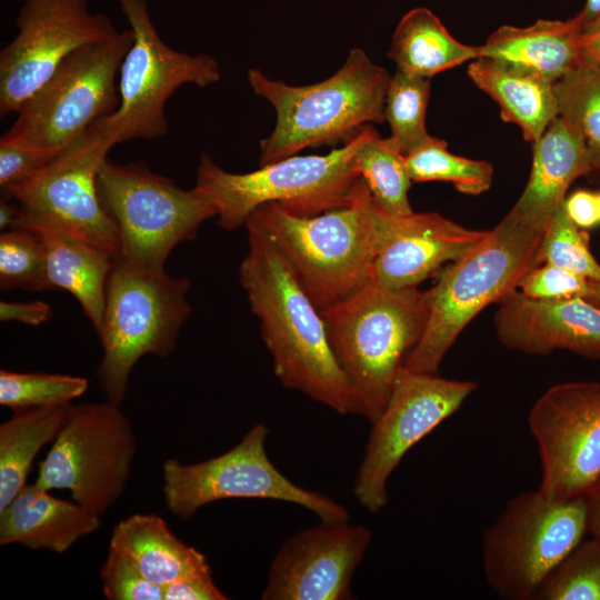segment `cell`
<instances>
[{
	"label": "cell",
	"mask_w": 600,
	"mask_h": 600,
	"mask_svg": "<svg viewBox=\"0 0 600 600\" xmlns=\"http://www.w3.org/2000/svg\"><path fill=\"white\" fill-rule=\"evenodd\" d=\"M498 303L494 329L506 348L531 356L563 349L600 358V304L582 297L534 299L518 289Z\"/></svg>",
	"instance_id": "19"
},
{
	"label": "cell",
	"mask_w": 600,
	"mask_h": 600,
	"mask_svg": "<svg viewBox=\"0 0 600 600\" xmlns=\"http://www.w3.org/2000/svg\"><path fill=\"white\" fill-rule=\"evenodd\" d=\"M247 221L273 241L303 290L322 311L368 282L393 216L376 201L360 178L350 201L342 207L298 216L268 202Z\"/></svg>",
	"instance_id": "2"
},
{
	"label": "cell",
	"mask_w": 600,
	"mask_h": 600,
	"mask_svg": "<svg viewBox=\"0 0 600 600\" xmlns=\"http://www.w3.org/2000/svg\"><path fill=\"white\" fill-rule=\"evenodd\" d=\"M31 231V230H30ZM46 272L52 288L71 293L98 331L101 327L108 279L114 258L87 241L53 229H39Z\"/></svg>",
	"instance_id": "26"
},
{
	"label": "cell",
	"mask_w": 600,
	"mask_h": 600,
	"mask_svg": "<svg viewBox=\"0 0 600 600\" xmlns=\"http://www.w3.org/2000/svg\"><path fill=\"white\" fill-rule=\"evenodd\" d=\"M370 530L322 521L290 537L273 558L263 600H348L371 541Z\"/></svg>",
	"instance_id": "18"
},
{
	"label": "cell",
	"mask_w": 600,
	"mask_h": 600,
	"mask_svg": "<svg viewBox=\"0 0 600 600\" xmlns=\"http://www.w3.org/2000/svg\"><path fill=\"white\" fill-rule=\"evenodd\" d=\"M249 250L240 283L280 382L333 411L353 413V391L328 338L321 312L273 241L247 221Z\"/></svg>",
	"instance_id": "1"
},
{
	"label": "cell",
	"mask_w": 600,
	"mask_h": 600,
	"mask_svg": "<svg viewBox=\"0 0 600 600\" xmlns=\"http://www.w3.org/2000/svg\"><path fill=\"white\" fill-rule=\"evenodd\" d=\"M117 143V131L109 116L31 178L3 190L4 197L18 206L12 228L59 230L117 259L119 237L97 189L98 171Z\"/></svg>",
	"instance_id": "11"
},
{
	"label": "cell",
	"mask_w": 600,
	"mask_h": 600,
	"mask_svg": "<svg viewBox=\"0 0 600 600\" xmlns=\"http://www.w3.org/2000/svg\"><path fill=\"white\" fill-rule=\"evenodd\" d=\"M406 162L412 182L448 181L469 196L488 191L492 183L489 162L453 154L447 142L436 137L406 154Z\"/></svg>",
	"instance_id": "31"
},
{
	"label": "cell",
	"mask_w": 600,
	"mask_h": 600,
	"mask_svg": "<svg viewBox=\"0 0 600 600\" xmlns=\"http://www.w3.org/2000/svg\"><path fill=\"white\" fill-rule=\"evenodd\" d=\"M71 403L14 410L0 426V510L27 484L39 451L62 430Z\"/></svg>",
	"instance_id": "28"
},
{
	"label": "cell",
	"mask_w": 600,
	"mask_h": 600,
	"mask_svg": "<svg viewBox=\"0 0 600 600\" xmlns=\"http://www.w3.org/2000/svg\"><path fill=\"white\" fill-rule=\"evenodd\" d=\"M354 163L373 198L387 212L392 216L413 212L408 196L412 180L406 156L392 136L381 138L377 132L357 151Z\"/></svg>",
	"instance_id": "29"
},
{
	"label": "cell",
	"mask_w": 600,
	"mask_h": 600,
	"mask_svg": "<svg viewBox=\"0 0 600 600\" xmlns=\"http://www.w3.org/2000/svg\"><path fill=\"white\" fill-rule=\"evenodd\" d=\"M102 591L108 600H163V587L147 579L122 551L109 547L100 569Z\"/></svg>",
	"instance_id": "37"
},
{
	"label": "cell",
	"mask_w": 600,
	"mask_h": 600,
	"mask_svg": "<svg viewBox=\"0 0 600 600\" xmlns=\"http://www.w3.org/2000/svg\"><path fill=\"white\" fill-rule=\"evenodd\" d=\"M397 70L426 78L479 57V47L457 40L428 8L408 11L399 21L388 50Z\"/></svg>",
	"instance_id": "27"
},
{
	"label": "cell",
	"mask_w": 600,
	"mask_h": 600,
	"mask_svg": "<svg viewBox=\"0 0 600 600\" xmlns=\"http://www.w3.org/2000/svg\"><path fill=\"white\" fill-rule=\"evenodd\" d=\"M188 278L114 259L97 331L103 350L97 371L107 400L120 404L134 364L146 354L166 358L191 314Z\"/></svg>",
	"instance_id": "7"
},
{
	"label": "cell",
	"mask_w": 600,
	"mask_h": 600,
	"mask_svg": "<svg viewBox=\"0 0 600 600\" xmlns=\"http://www.w3.org/2000/svg\"><path fill=\"white\" fill-rule=\"evenodd\" d=\"M477 389L473 381L400 368L389 400L372 423L356 478L353 492L363 508L378 512L387 504L388 480L403 456Z\"/></svg>",
	"instance_id": "15"
},
{
	"label": "cell",
	"mask_w": 600,
	"mask_h": 600,
	"mask_svg": "<svg viewBox=\"0 0 600 600\" xmlns=\"http://www.w3.org/2000/svg\"><path fill=\"white\" fill-rule=\"evenodd\" d=\"M52 316L51 307L43 301L0 302V320L18 321L29 326H40Z\"/></svg>",
	"instance_id": "42"
},
{
	"label": "cell",
	"mask_w": 600,
	"mask_h": 600,
	"mask_svg": "<svg viewBox=\"0 0 600 600\" xmlns=\"http://www.w3.org/2000/svg\"><path fill=\"white\" fill-rule=\"evenodd\" d=\"M18 206L12 203L10 198L4 197L0 202V229L9 230L17 219Z\"/></svg>",
	"instance_id": "46"
},
{
	"label": "cell",
	"mask_w": 600,
	"mask_h": 600,
	"mask_svg": "<svg viewBox=\"0 0 600 600\" xmlns=\"http://www.w3.org/2000/svg\"><path fill=\"white\" fill-rule=\"evenodd\" d=\"M334 356L353 391V413L373 423L397 374L421 339L429 306L424 291L384 289L368 281L320 311Z\"/></svg>",
	"instance_id": "3"
},
{
	"label": "cell",
	"mask_w": 600,
	"mask_h": 600,
	"mask_svg": "<svg viewBox=\"0 0 600 600\" xmlns=\"http://www.w3.org/2000/svg\"><path fill=\"white\" fill-rule=\"evenodd\" d=\"M269 429L254 424L229 451L197 463L168 459L162 464V493L168 510L190 519L213 501L231 498L273 499L300 504L322 521H348V510L331 498L293 483L266 451Z\"/></svg>",
	"instance_id": "13"
},
{
	"label": "cell",
	"mask_w": 600,
	"mask_h": 600,
	"mask_svg": "<svg viewBox=\"0 0 600 600\" xmlns=\"http://www.w3.org/2000/svg\"><path fill=\"white\" fill-rule=\"evenodd\" d=\"M376 133L366 124L343 147L327 154H294L247 173L228 172L202 154L196 188L216 208L219 226L229 231L244 226L251 213L268 202L298 216L319 214L350 201L361 178L356 153Z\"/></svg>",
	"instance_id": "6"
},
{
	"label": "cell",
	"mask_w": 600,
	"mask_h": 600,
	"mask_svg": "<svg viewBox=\"0 0 600 600\" xmlns=\"http://www.w3.org/2000/svg\"><path fill=\"white\" fill-rule=\"evenodd\" d=\"M133 33L119 70L118 109L110 116L118 142L157 139L168 131L166 104L182 86L206 88L221 78L213 57L172 49L152 23L147 0H116Z\"/></svg>",
	"instance_id": "14"
},
{
	"label": "cell",
	"mask_w": 600,
	"mask_h": 600,
	"mask_svg": "<svg viewBox=\"0 0 600 600\" xmlns=\"http://www.w3.org/2000/svg\"><path fill=\"white\" fill-rule=\"evenodd\" d=\"M211 571L188 576L163 587V600H226Z\"/></svg>",
	"instance_id": "40"
},
{
	"label": "cell",
	"mask_w": 600,
	"mask_h": 600,
	"mask_svg": "<svg viewBox=\"0 0 600 600\" xmlns=\"http://www.w3.org/2000/svg\"><path fill=\"white\" fill-rule=\"evenodd\" d=\"M101 204L112 220L121 259L134 266L164 269L170 252L192 240L200 226L217 216L196 187L181 189L142 162L106 159L97 176Z\"/></svg>",
	"instance_id": "9"
},
{
	"label": "cell",
	"mask_w": 600,
	"mask_h": 600,
	"mask_svg": "<svg viewBox=\"0 0 600 600\" xmlns=\"http://www.w3.org/2000/svg\"><path fill=\"white\" fill-rule=\"evenodd\" d=\"M100 526L101 518L81 504L58 499L36 482L27 483L0 510V544L63 553Z\"/></svg>",
	"instance_id": "22"
},
{
	"label": "cell",
	"mask_w": 600,
	"mask_h": 600,
	"mask_svg": "<svg viewBox=\"0 0 600 600\" xmlns=\"http://www.w3.org/2000/svg\"><path fill=\"white\" fill-rule=\"evenodd\" d=\"M528 422L542 466L539 490L560 500L586 497L600 481V382L550 387Z\"/></svg>",
	"instance_id": "17"
},
{
	"label": "cell",
	"mask_w": 600,
	"mask_h": 600,
	"mask_svg": "<svg viewBox=\"0 0 600 600\" xmlns=\"http://www.w3.org/2000/svg\"><path fill=\"white\" fill-rule=\"evenodd\" d=\"M468 76L499 104L502 119L517 124L531 144L559 117L554 82L542 77L484 57L471 61Z\"/></svg>",
	"instance_id": "24"
},
{
	"label": "cell",
	"mask_w": 600,
	"mask_h": 600,
	"mask_svg": "<svg viewBox=\"0 0 600 600\" xmlns=\"http://www.w3.org/2000/svg\"><path fill=\"white\" fill-rule=\"evenodd\" d=\"M49 162L33 149L1 138L0 187L2 191L28 180Z\"/></svg>",
	"instance_id": "39"
},
{
	"label": "cell",
	"mask_w": 600,
	"mask_h": 600,
	"mask_svg": "<svg viewBox=\"0 0 600 600\" xmlns=\"http://www.w3.org/2000/svg\"><path fill=\"white\" fill-rule=\"evenodd\" d=\"M581 37L579 13L568 20L540 19L527 27L502 26L479 46V57L556 83L584 60Z\"/></svg>",
	"instance_id": "23"
},
{
	"label": "cell",
	"mask_w": 600,
	"mask_h": 600,
	"mask_svg": "<svg viewBox=\"0 0 600 600\" xmlns=\"http://www.w3.org/2000/svg\"><path fill=\"white\" fill-rule=\"evenodd\" d=\"M132 41L128 29L74 50L22 104L1 138L33 149L49 161L64 153L118 109L116 79Z\"/></svg>",
	"instance_id": "8"
},
{
	"label": "cell",
	"mask_w": 600,
	"mask_h": 600,
	"mask_svg": "<svg viewBox=\"0 0 600 600\" xmlns=\"http://www.w3.org/2000/svg\"><path fill=\"white\" fill-rule=\"evenodd\" d=\"M587 531L586 497L560 500L539 489L517 496L483 534L488 584L504 599H533Z\"/></svg>",
	"instance_id": "10"
},
{
	"label": "cell",
	"mask_w": 600,
	"mask_h": 600,
	"mask_svg": "<svg viewBox=\"0 0 600 600\" xmlns=\"http://www.w3.org/2000/svg\"><path fill=\"white\" fill-rule=\"evenodd\" d=\"M537 600H600V541L582 540L546 578Z\"/></svg>",
	"instance_id": "34"
},
{
	"label": "cell",
	"mask_w": 600,
	"mask_h": 600,
	"mask_svg": "<svg viewBox=\"0 0 600 600\" xmlns=\"http://www.w3.org/2000/svg\"><path fill=\"white\" fill-rule=\"evenodd\" d=\"M87 389L88 380L78 376L0 371V403L13 411L71 403Z\"/></svg>",
	"instance_id": "33"
},
{
	"label": "cell",
	"mask_w": 600,
	"mask_h": 600,
	"mask_svg": "<svg viewBox=\"0 0 600 600\" xmlns=\"http://www.w3.org/2000/svg\"><path fill=\"white\" fill-rule=\"evenodd\" d=\"M532 146V163L528 182L513 207L514 219L539 231L564 202L573 181L591 173L583 141L560 116Z\"/></svg>",
	"instance_id": "21"
},
{
	"label": "cell",
	"mask_w": 600,
	"mask_h": 600,
	"mask_svg": "<svg viewBox=\"0 0 600 600\" xmlns=\"http://www.w3.org/2000/svg\"><path fill=\"white\" fill-rule=\"evenodd\" d=\"M598 212H599V222H600V192L598 193Z\"/></svg>",
	"instance_id": "48"
},
{
	"label": "cell",
	"mask_w": 600,
	"mask_h": 600,
	"mask_svg": "<svg viewBox=\"0 0 600 600\" xmlns=\"http://www.w3.org/2000/svg\"><path fill=\"white\" fill-rule=\"evenodd\" d=\"M431 79L397 70L384 99V120L406 154L432 139L426 128Z\"/></svg>",
	"instance_id": "32"
},
{
	"label": "cell",
	"mask_w": 600,
	"mask_h": 600,
	"mask_svg": "<svg viewBox=\"0 0 600 600\" xmlns=\"http://www.w3.org/2000/svg\"><path fill=\"white\" fill-rule=\"evenodd\" d=\"M542 234L507 213L477 247L446 268L424 291L427 326L402 366L413 372L437 373L467 324L486 307L517 290L522 278L543 263Z\"/></svg>",
	"instance_id": "5"
},
{
	"label": "cell",
	"mask_w": 600,
	"mask_h": 600,
	"mask_svg": "<svg viewBox=\"0 0 600 600\" xmlns=\"http://www.w3.org/2000/svg\"><path fill=\"white\" fill-rule=\"evenodd\" d=\"M581 50L586 60L600 66V29L582 34Z\"/></svg>",
	"instance_id": "45"
},
{
	"label": "cell",
	"mask_w": 600,
	"mask_h": 600,
	"mask_svg": "<svg viewBox=\"0 0 600 600\" xmlns=\"http://www.w3.org/2000/svg\"><path fill=\"white\" fill-rule=\"evenodd\" d=\"M119 406L71 403L34 482L69 490L74 502L101 518L124 492L137 451L131 420Z\"/></svg>",
	"instance_id": "12"
},
{
	"label": "cell",
	"mask_w": 600,
	"mask_h": 600,
	"mask_svg": "<svg viewBox=\"0 0 600 600\" xmlns=\"http://www.w3.org/2000/svg\"><path fill=\"white\" fill-rule=\"evenodd\" d=\"M253 92L274 108L273 131L260 142V166L322 144L348 141L363 126L384 121L390 73L359 48L330 78L308 86H289L249 69Z\"/></svg>",
	"instance_id": "4"
},
{
	"label": "cell",
	"mask_w": 600,
	"mask_h": 600,
	"mask_svg": "<svg viewBox=\"0 0 600 600\" xmlns=\"http://www.w3.org/2000/svg\"><path fill=\"white\" fill-rule=\"evenodd\" d=\"M1 290L52 291L46 272V257L38 233L20 228L0 236Z\"/></svg>",
	"instance_id": "35"
},
{
	"label": "cell",
	"mask_w": 600,
	"mask_h": 600,
	"mask_svg": "<svg viewBox=\"0 0 600 600\" xmlns=\"http://www.w3.org/2000/svg\"><path fill=\"white\" fill-rule=\"evenodd\" d=\"M540 252L543 263L600 282V263L589 248V234L570 220L564 202L553 212L544 228Z\"/></svg>",
	"instance_id": "36"
},
{
	"label": "cell",
	"mask_w": 600,
	"mask_h": 600,
	"mask_svg": "<svg viewBox=\"0 0 600 600\" xmlns=\"http://www.w3.org/2000/svg\"><path fill=\"white\" fill-rule=\"evenodd\" d=\"M579 16L582 34H588L600 29V0H586Z\"/></svg>",
	"instance_id": "44"
},
{
	"label": "cell",
	"mask_w": 600,
	"mask_h": 600,
	"mask_svg": "<svg viewBox=\"0 0 600 600\" xmlns=\"http://www.w3.org/2000/svg\"><path fill=\"white\" fill-rule=\"evenodd\" d=\"M488 231L468 229L434 212L393 216L368 281L390 290L418 288L443 264L463 258Z\"/></svg>",
	"instance_id": "20"
},
{
	"label": "cell",
	"mask_w": 600,
	"mask_h": 600,
	"mask_svg": "<svg viewBox=\"0 0 600 600\" xmlns=\"http://www.w3.org/2000/svg\"><path fill=\"white\" fill-rule=\"evenodd\" d=\"M18 32L0 52V114L17 113L78 48L119 31L88 0H24Z\"/></svg>",
	"instance_id": "16"
},
{
	"label": "cell",
	"mask_w": 600,
	"mask_h": 600,
	"mask_svg": "<svg viewBox=\"0 0 600 600\" xmlns=\"http://www.w3.org/2000/svg\"><path fill=\"white\" fill-rule=\"evenodd\" d=\"M592 281L559 268L543 263L531 269L520 281L518 290L534 299L558 300L576 297L589 298Z\"/></svg>",
	"instance_id": "38"
},
{
	"label": "cell",
	"mask_w": 600,
	"mask_h": 600,
	"mask_svg": "<svg viewBox=\"0 0 600 600\" xmlns=\"http://www.w3.org/2000/svg\"><path fill=\"white\" fill-rule=\"evenodd\" d=\"M109 547L122 551L147 579L162 587L211 571L206 556L180 540L166 520L153 513H134L119 521Z\"/></svg>",
	"instance_id": "25"
},
{
	"label": "cell",
	"mask_w": 600,
	"mask_h": 600,
	"mask_svg": "<svg viewBox=\"0 0 600 600\" xmlns=\"http://www.w3.org/2000/svg\"><path fill=\"white\" fill-rule=\"evenodd\" d=\"M570 220L580 229H590L599 222L598 193L577 190L564 200Z\"/></svg>",
	"instance_id": "41"
},
{
	"label": "cell",
	"mask_w": 600,
	"mask_h": 600,
	"mask_svg": "<svg viewBox=\"0 0 600 600\" xmlns=\"http://www.w3.org/2000/svg\"><path fill=\"white\" fill-rule=\"evenodd\" d=\"M588 506V531L600 541V481L586 496Z\"/></svg>",
	"instance_id": "43"
},
{
	"label": "cell",
	"mask_w": 600,
	"mask_h": 600,
	"mask_svg": "<svg viewBox=\"0 0 600 600\" xmlns=\"http://www.w3.org/2000/svg\"><path fill=\"white\" fill-rule=\"evenodd\" d=\"M554 87L559 116L583 141L591 173L600 172V66L584 59Z\"/></svg>",
	"instance_id": "30"
},
{
	"label": "cell",
	"mask_w": 600,
	"mask_h": 600,
	"mask_svg": "<svg viewBox=\"0 0 600 600\" xmlns=\"http://www.w3.org/2000/svg\"><path fill=\"white\" fill-rule=\"evenodd\" d=\"M588 299L600 304V282L592 281L591 292Z\"/></svg>",
	"instance_id": "47"
}]
</instances>
